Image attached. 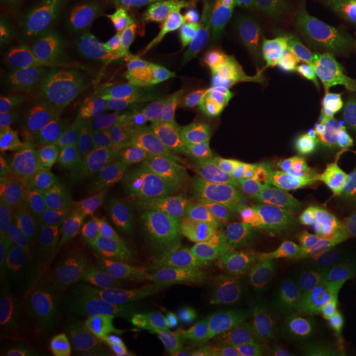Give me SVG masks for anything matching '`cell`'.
I'll list each match as a JSON object with an SVG mask.
<instances>
[{
    "instance_id": "1",
    "label": "cell",
    "mask_w": 356,
    "mask_h": 356,
    "mask_svg": "<svg viewBox=\"0 0 356 356\" xmlns=\"http://www.w3.org/2000/svg\"><path fill=\"white\" fill-rule=\"evenodd\" d=\"M173 172L163 148L147 139H106L78 173L79 201L122 225L147 204Z\"/></svg>"
},
{
    "instance_id": "2",
    "label": "cell",
    "mask_w": 356,
    "mask_h": 356,
    "mask_svg": "<svg viewBox=\"0 0 356 356\" xmlns=\"http://www.w3.org/2000/svg\"><path fill=\"white\" fill-rule=\"evenodd\" d=\"M132 0H82L57 20L42 45L44 66L65 78L97 63L114 38Z\"/></svg>"
},
{
    "instance_id": "3",
    "label": "cell",
    "mask_w": 356,
    "mask_h": 356,
    "mask_svg": "<svg viewBox=\"0 0 356 356\" xmlns=\"http://www.w3.org/2000/svg\"><path fill=\"white\" fill-rule=\"evenodd\" d=\"M122 225L85 202H74L51 222L42 257L53 280L74 267L106 238L120 232Z\"/></svg>"
},
{
    "instance_id": "4",
    "label": "cell",
    "mask_w": 356,
    "mask_h": 356,
    "mask_svg": "<svg viewBox=\"0 0 356 356\" xmlns=\"http://www.w3.org/2000/svg\"><path fill=\"white\" fill-rule=\"evenodd\" d=\"M242 301L194 296L164 321L161 329L141 342L139 356H177L219 326L238 317Z\"/></svg>"
},
{
    "instance_id": "5",
    "label": "cell",
    "mask_w": 356,
    "mask_h": 356,
    "mask_svg": "<svg viewBox=\"0 0 356 356\" xmlns=\"http://www.w3.org/2000/svg\"><path fill=\"white\" fill-rule=\"evenodd\" d=\"M63 101L79 119L115 131L127 113V88L111 66L95 63L78 72L63 92Z\"/></svg>"
},
{
    "instance_id": "6",
    "label": "cell",
    "mask_w": 356,
    "mask_h": 356,
    "mask_svg": "<svg viewBox=\"0 0 356 356\" xmlns=\"http://www.w3.org/2000/svg\"><path fill=\"white\" fill-rule=\"evenodd\" d=\"M261 291L279 294L298 310L330 313L356 323L355 313L323 285L301 254L292 251L268 259Z\"/></svg>"
},
{
    "instance_id": "7",
    "label": "cell",
    "mask_w": 356,
    "mask_h": 356,
    "mask_svg": "<svg viewBox=\"0 0 356 356\" xmlns=\"http://www.w3.org/2000/svg\"><path fill=\"white\" fill-rule=\"evenodd\" d=\"M97 144L90 134H54L26 140L13 153V165L26 178L53 182L78 175Z\"/></svg>"
},
{
    "instance_id": "8",
    "label": "cell",
    "mask_w": 356,
    "mask_h": 356,
    "mask_svg": "<svg viewBox=\"0 0 356 356\" xmlns=\"http://www.w3.org/2000/svg\"><path fill=\"white\" fill-rule=\"evenodd\" d=\"M69 289L58 281L51 291L29 306L22 326L23 344L41 356H63L81 335L76 326Z\"/></svg>"
},
{
    "instance_id": "9",
    "label": "cell",
    "mask_w": 356,
    "mask_h": 356,
    "mask_svg": "<svg viewBox=\"0 0 356 356\" xmlns=\"http://www.w3.org/2000/svg\"><path fill=\"white\" fill-rule=\"evenodd\" d=\"M151 90L154 102L166 113L200 120L210 127H220L242 116L239 111L216 102L209 88L179 65H170L154 76Z\"/></svg>"
},
{
    "instance_id": "10",
    "label": "cell",
    "mask_w": 356,
    "mask_h": 356,
    "mask_svg": "<svg viewBox=\"0 0 356 356\" xmlns=\"http://www.w3.org/2000/svg\"><path fill=\"white\" fill-rule=\"evenodd\" d=\"M202 26L204 13L197 6L182 3L156 8L141 20L135 36L136 51L151 64L172 61Z\"/></svg>"
},
{
    "instance_id": "11",
    "label": "cell",
    "mask_w": 356,
    "mask_h": 356,
    "mask_svg": "<svg viewBox=\"0 0 356 356\" xmlns=\"http://www.w3.org/2000/svg\"><path fill=\"white\" fill-rule=\"evenodd\" d=\"M13 123L26 140L54 134H104L111 132L88 123L73 114L53 90L26 94L13 107Z\"/></svg>"
},
{
    "instance_id": "12",
    "label": "cell",
    "mask_w": 356,
    "mask_h": 356,
    "mask_svg": "<svg viewBox=\"0 0 356 356\" xmlns=\"http://www.w3.org/2000/svg\"><path fill=\"white\" fill-rule=\"evenodd\" d=\"M304 181L301 175H282L256 165L207 175L198 178L191 189L214 201L219 198L256 197L270 191H282Z\"/></svg>"
},
{
    "instance_id": "13",
    "label": "cell",
    "mask_w": 356,
    "mask_h": 356,
    "mask_svg": "<svg viewBox=\"0 0 356 356\" xmlns=\"http://www.w3.org/2000/svg\"><path fill=\"white\" fill-rule=\"evenodd\" d=\"M134 243L120 236V232L106 238L76 266L54 281L70 291L86 292L107 286L114 280L129 257L135 254Z\"/></svg>"
},
{
    "instance_id": "14",
    "label": "cell",
    "mask_w": 356,
    "mask_h": 356,
    "mask_svg": "<svg viewBox=\"0 0 356 356\" xmlns=\"http://www.w3.org/2000/svg\"><path fill=\"white\" fill-rule=\"evenodd\" d=\"M285 330L323 355L356 356V323L343 317L298 310Z\"/></svg>"
},
{
    "instance_id": "15",
    "label": "cell",
    "mask_w": 356,
    "mask_h": 356,
    "mask_svg": "<svg viewBox=\"0 0 356 356\" xmlns=\"http://www.w3.org/2000/svg\"><path fill=\"white\" fill-rule=\"evenodd\" d=\"M306 264L339 301L356 306V248L318 242L300 252Z\"/></svg>"
},
{
    "instance_id": "16",
    "label": "cell",
    "mask_w": 356,
    "mask_h": 356,
    "mask_svg": "<svg viewBox=\"0 0 356 356\" xmlns=\"http://www.w3.org/2000/svg\"><path fill=\"white\" fill-rule=\"evenodd\" d=\"M356 22V0H327L298 10L285 38L293 44H327L346 24Z\"/></svg>"
},
{
    "instance_id": "17",
    "label": "cell",
    "mask_w": 356,
    "mask_h": 356,
    "mask_svg": "<svg viewBox=\"0 0 356 356\" xmlns=\"http://www.w3.org/2000/svg\"><path fill=\"white\" fill-rule=\"evenodd\" d=\"M257 227L259 223L254 225L252 234L244 242L235 245L220 259L222 273L234 301H243L263 292L261 281L269 256L259 244Z\"/></svg>"
},
{
    "instance_id": "18",
    "label": "cell",
    "mask_w": 356,
    "mask_h": 356,
    "mask_svg": "<svg viewBox=\"0 0 356 356\" xmlns=\"http://www.w3.org/2000/svg\"><path fill=\"white\" fill-rule=\"evenodd\" d=\"M214 218L213 201L191 189L168 204L159 219L156 234L169 242L185 241L207 229Z\"/></svg>"
},
{
    "instance_id": "19",
    "label": "cell",
    "mask_w": 356,
    "mask_h": 356,
    "mask_svg": "<svg viewBox=\"0 0 356 356\" xmlns=\"http://www.w3.org/2000/svg\"><path fill=\"white\" fill-rule=\"evenodd\" d=\"M164 321L156 291H140L120 297L115 326L128 339L143 342L151 338L161 329Z\"/></svg>"
},
{
    "instance_id": "20",
    "label": "cell",
    "mask_w": 356,
    "mask_h": 356,
    "mask_svg": "<svg viewBox=\"0 0 356 356\" xmlns=\"http://www.w3.org/2000/svg\"><path fill=\"white\" fill-rule=\"evenodd\" d=\"M314 189L309 186L305 181L282 191H270L256 197L248 198H219L213 201L214 216L218 220L229 222V223H241L257 213L279 207L285 204L307 202L313 200Z\"/></svg>"
},
{
    "instance_id": "21",
    "label": "cell",
    "mask_w": 356,
    "mask_h": 356,
    "mask_svg": "<svg viewBox=\"0 0 356 356\" xmlns=\"http://www.w3.org/2000/svg\"><path fill=\"white\" fill-rule=\"evenodd\" d=\"M186 266L188 259L182 241L169 242L164 239L156 297L165 318L191 298L186 281Z\"/></svg>"
},
{
    "instance_id": "22",
    "label": "cell",
    "mask_w": 356,
    "mask_h": 356,
    "mask_svg": "<svg viewBox=\"0 0 356 356\" xmlns=\"http://www.w3.org/2000/svg\"><path fill=\"white\" fill-rule=\"evenodd\" d=\"M164 239L157 234L144 248L136 250L126 266L120 269L114 280L107 286L120 297L140 291H156Z\"/></svg>"
},
{
    "instance_id": "23",
    "label": "cell",
    "mask_w": 356,
    "mask_h": 356,
    "mask_svg": "<svg viewBox=\"0 0 356 356\" xmlns=\"http://www.w3.org/2000/svg\"><path fill=\"white\" fill-rule=\"evenodd\" d=\"M51 291L38 277L33 263L20 254L0 256V301L3 305L36 301Z\"/></svg>"
},
{
    "instance_id": "24",
    "label": "cell",
    "mask_w": 356,
    "mask_h": 356,
    "mask_svg": "<svg viewBox=\"0 0 356 356\" xmlns=\"http://www.w3.org/2000/svg\"><path fill=\"white\" fill-rule=\"evenodd\" d=\"M120 296L108 286L81 292L72 298L73 314L81 334L101 338L116 319Z\"/></svg>"
},
{
    "instance_id": "25",
    "label": "cell",
    "mask_w": 356,
    "mask_h": 356,
    "mask_svg": "<svg viewBox=\"0 0 356 356\" xmlns=\"http://www.w3.org/2000/svg\"><path fill=\"white\" fill-rule=\"evenodd\" d=\"M356 58V22L346 24L326 44L325 54L317 69L293 91L282 110H288L307 94L318 88L331 70L338 65L347 64Z\"/></svg>"
},
{
    "instance_id": "26",
    "label": "cell",
    "mask_w": 356,
    "mask_h": 356,
    "mask_svg": "<svg viewBox=\"0 0 356 356\" xmlns=\"http://www.w3.org/2000/svg\"><path fill=\"white\" fill-rule=\"evenodd\" d=\"M254 225L241 226L229 223L222 227H211L182 241L188 260H220L235 245L244 242L254 231Z\"/></svg>"
},
{
    "instance_id": "27",
    "label": "cell",
    "mask_w": 356,
    "mask_h": 356,
    "mask_svg": "<svg viewBox=\"0 0 356 356\" xmlns=\"http://www.w3.org/2000/svg\"><path fill=\"white\" fill-rule=\"evenodd\" d=\"M298 309L286 298L273 292L256 293L243 300L238 317L254 332L286 325Z\"/></svg>"
},
{
    "instance_id": "28",
    "label": "cell",
    "mask_w": 356,
    "mask_h": 356,
    "mask_svg": "<svg viewBox=\"0 0 356 356\" xmlns=\"http://www.w3.org/2000/svg\"><path fill=\"white\" fill-rule=\"evenodd\" d=\"M335 194L337 191L307 201L294 210L291 216L282 219L292 232L296 243H301L305 247L322 242L330 226L331 206L335 200Z\"/></svg>"
},
{
    "instance_id": "29",
    "label": "cell",
    "mask_w": 356,
    "mask_h": 356,
    "mask_svg": "<svg viewBox=\"0 0 356 356\" xmlns=\"http://www.w3.org/2000/svg\"><path fill=\"white\" fill-rule=\"evenodd\" d=\"M257 332L234 318L206 335L185 356H247Z\"/></svg>"
},
{
    "instance_id": "30",
    "label": "cell",
    "mask_w": 356,
    "mask_h": 356,
    "mask_svg": "<svg viewBox=\"0 0 356 356\" xmlns=\"http://www.w3.org/2000/svg\"><path fill=\"white\" fill-rule=\"evenodd\" d=\"M213 33L222 41L234 64L243 65L269 47L268 38L256 28L252 17L245 15H235L229 24L213 29Z\"/></svg>"
},
{
    "instance_id": "31",
    "label": "cell",
    "mask_w": 356,
    "mask_h": 356,
    "mask_svg": "<svg viewBox=\"0 0 356 356\" xmlns=\"http://www.w3.org/2000/svg\"><path fill=\"white\" fill-rule=\"evenodd\" d=\"M273 61V48L269 45L263 51L256 53L242 66V101L241 110L243 115H252L261 107L259 104V95L266 86Z\"/></svg>"
},
{
    "instance_id": "32",
    "label": "cell",
    "mask_w": 356,
    "mask_h": 356,
    "mask_svg": "<svg viewBox=\"0 0 356 356\" xmlns=\"http://www.w3.org/2000/svg\"><path fill=\"white\" fill-rule=\"evenodd\" d=\"M186 281L191 297L210 296L234 301L222 273L220 260H188Z\"/></svg>"
},
{
    "instance_id": "33",
    "label": "cell",
    "mask_w": 356,
    "mask_h": 356,
    "mask_svg": "<svg viewBox=\"0 0 356 356\" xmlns=\"http://www.w3.org/2000/svg\"><path fill=\"white\" fill-rule=\"evenodd\" d=\"M356 211V182L337 191L330 211V226L322 242L346 248L355 247L350 238V225Z\"/></svg>"
},
{
    "instance_id": "34",
    "label": "cell",
    "mask_w": 356,
    "mask_h": 356,
    "mask_svg": "<svg viewBox=\"0 0 356 356\" xmlns=\"http://www.w3.org/2000/svg\"><path fill=\"white\" fill-rule=\"evenodd\" d=\"M49 195L44 191H16L1 193L0 226L26 222L49 204Z\"/></svg>"
},
{
    "instance_id": "35",
    "label": "cell",
    "mask_w": 356,
    "mask_h": 356,
    "mask_svg": "<svg viewBox=\"0 0 356 356\" xmlns=\"http://www.w3.org/2000/svg\"><path fill=\"white\" fill-rule=\"evenodd\" d=\"M319 1L327 0H225V6L235 15H245L254 19L301 10Z\"/></svg>"
},
{
    "instance_id": "36",
    "label": "cell",
    "mask_w": 356,
    "mask_h": 356,
    "mask_svg": "<svg viewBox=\"0 0 356 356\" xmlns=\"http://www.w3.org/2000/svg\"><path fill=\"white\" fill-rule=\"evenodd\" d=\"M247 356H326L304 343L291 332L282 331L263 343L252 346Z\"/></svg>"
},
{
    "instance_id": "37",
    "label": "cell",
    "mask_w": 356,
    "mask_h": 356,
    "mask_svg": "<svg viewBox=\"0 0 356 356\" xmlns=\"http://www.w3.org/2000/svg\"><path fill=\"white\" fill-rule=\"evenodd\" d=\"M242 66L241 64H234L226 74L209 86V91L219 104L234 108L244 116L241 110L243 94Z\"/></svg>"
},
{
    "instance_id": "38",
    "label": "cell",
    "mask_w": 356,
    "mask_h": 356,
    "mask_svg": "<svg viewBox=\"0 0 356 356\" xmlns=\"http://www.w3.org/2000/svg\"><path fill=\"white\" fill-rule=\"evenodd\" d=\"M257 241L269 257L291 252L293 244L296 243L284 220H267L266 223L259 225Z\"/></svg>"
},
{
    "instance_id": "39",
    "label": "cell",
    "mask_w": 356,
    "mask_h": 356,
    "mask_svg": "<svg viewBox=\"0 0 356 356\" xmlns=\"http://www.w3.org/2000/svg\"><path fill=\"white\" fill-rule=\"evenodd\" d=\"M26 72V61L13 40L3 35L0 44V82L1 89L15 88Z\"/></svg>"
},
{
    "instance_id": "40",
    "label": "cell",
    "mask_w": 356,
    "mask_h": 356,
    "mask_svg": "<svg viewBox=\"0 0 356 356\" xmlns=\"http://www.w3.org/2000/svg\"><path fill=\"white\" fill-rule=\"evenodd\" d=\"M35 234L36 227L29 220L0 226V256L20 254V251L32 242Z\"/></svg>"
},
{
    "instance_id": "41",
    "label": "cell",
    "mask_w": 356,
    "mask_h": 356,
    "mask_svg": "<svg viewBox=\"0 0 356 356\" xmlns=\"http://www.w3.org/2000/svg\"><path fill=\"white\" fill-rule=\"evenodd\" d=\"M63 356H115L99 338L81 334Z\"/></svg>"
},
{
    "instance_id": "42",
    "label": "cell",
    "mask_w": 356,
    "mask_h": 356,
    "mask_svg": "<svg viewBox=\"0 0 356 356\" xmlns=\"http://www.w3.org/2000/svg\"><path fill=\"white\" fill-rule=\"evenodd\" d=\"M23 344V334L19 330L10 316L0 312V354H11Z\"/></svg>"
},
{
    "instance_id": "43",
    "label": "cell",
    "mask_w": 356,
    "mask_h": 356,
    "mask_svg": "<svg viewBox=\"0 0 356 356\" xmlns=\"http://www.w3.org/2000/svg\"><path fill=\"white\" fill-rule=\"evenodd\" d=\"M47 0H1L3 7L16 17L31 20L42 11Z\"/></svg>"
},
{
    "instance_id": "44",
    "label": "cell",
    "mask_w": 356,
    "mask_h": 356,
    "mask_svg": "<svg viewBox=\"0 0 356 356\" xmlns=\"http://www.w3.org/2000/svg\"><path fill=\"white\" fill-rule=\"evenodd\" d=\"M1 356H41L38 354H35L32 351H29L28 348H26L24 344H22L19 348H16L11 354H1Z\"/></svg>"
}]
</instances>
